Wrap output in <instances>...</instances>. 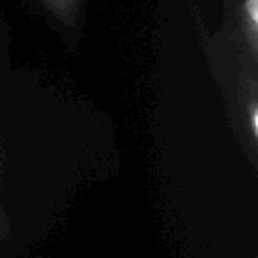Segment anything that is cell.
<instances>
[{
  "label": "cell",
  "mask_w": 258,
  "mask_h": 258,
  "mask_svg": "<svg viewBox=\"0 0 258 258\" xmlns=\"http://www.w3.org/2000/svg\"><path fill=\"white\" fill-rule=\"evenodd\" d=\"M246 10H248V18L252 24L258 22V0H246Z\"/></svg>",
  "instance_id": "1"
},
{
  "label": "cell",
  "mask_w": 258,
  "mask_h": 258,
  "mask_svg": "<svg viewBox=\"0 0 258 258\" xmlns=\"http://www.w3.org/2000/svg\"><path fill=\"white\" fill-rule=\"evenodd\" d=\"M252 131H254V135L258 133V111L256 109L252 111Z\"/></svg>",
  "instance_id": "2"
}]
</instances>
